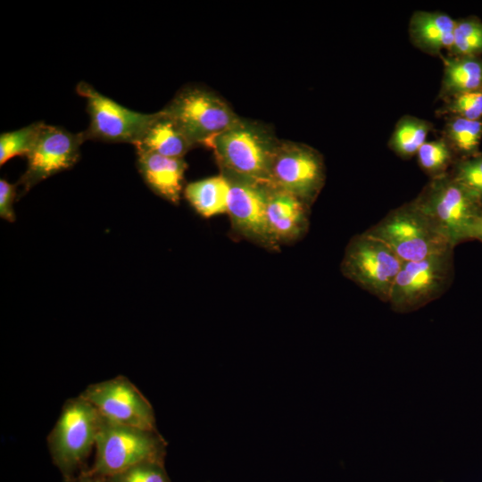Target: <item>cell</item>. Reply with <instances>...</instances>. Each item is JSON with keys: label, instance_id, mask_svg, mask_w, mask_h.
<instances>
[{"label": "cell", "instance_id": "6da1fadb", "mask_svg": "<svg viewBox=\"0 0 482 482\" xmlns=\"http://www.w3.org/2000/svg\"><path fill=\"white\" fill-rule=\"evenodd\" d=\"M102 421L99 411L80 395L63 403L46 440L53 462L64 482H72L86 470Z\"/></svg>", "mask_w": 482, "mask_h": 482}, {"label": "cell", "instance_id": "7a4b0ae2", "mask_svg": "<svg viewBox=\"0 0 482 482\" xmlns=\"http://www.w3.org/2000/svg\"><path fill=\"white\" fill-rule=\"evenodd\" d=\"M279 141L262 124L240 118L216 136L209 147L214 150L223 173L270 186V170Z\"/></svg>", "mask_w": 482, "mask_h": 482}, {"label": "cell", "instance_id": "3957f363", "mask_svg": "<svg viewBox=\"0 0 482 482\" xmlns=\"http://www.w3.org/2000/svg\"><path fill=\"white\" fill-rule=\"evenodd\" d=\"M431 226L454 248L471 240L481 204L449 173L429 179L412 200Z\"/></svg>", "mask_w": 482, "mask_h": 482}, {"label": "cell", "instance_id": "277c9868", "mask_svg": "<svg viewBox=\"0 0 482 482\" xmlns=\"http://www.w3.org/2000/svg\"><path fill=\"white\" fill-rule=\"evenodd\" d=\"M166 447V441L156 429L122 425L103 417L94 463L82 472L106 478L141 461H164Z\"/></svg>", "mask_w": 482, "mask_h": 482}, {"label": "cell", "instance_id": "5b68a950", "mask_svg": "<svg viewBox=\"0 0 482 482\" xmlns=\"http://www.w3.org/2000/svg\"><path fill=\"white\" fill-rule=\"evenodd\" d=\"M366 232L386 245L403 262L454 249L412 201L390 211Z\"/></svg>", "mask_w": 482, "mask_h": 482}, {"label": "cell", "instance_id": "8992f818", "mask_svg": "<svg viewBox=\"0 0 482 482\" xmlns=\"http://www.w3.org/2000/svg\"><path fill=\"white\" fill-rule=\"evenodd\" d=\"M162 111L194 146H209L240 119L222 98L200 87L182 89Z\"/></svg>", "mask_w": 482, "mask_h": 482}, {"label": "cell", "instance_id": "52a82bcc", "mask_svg": "<svg viewBox=\"0 0 482 482\" xmlns=\"http://www.w3.org/2000/svg\"><path fill=\"white\" fill-rule=\"evenodd\" d=\"M453 250L403 262L388 301L392 310L411 312L444 295L454 277Z\"/></svg>", "mask_w": 482, "mask_h": 482}, {"label": "cell", "instance_id": "ba28073f", "mask_svg": "<svg viewBox=\"0 0 482 482\" xmlns=\"http://www.w3.org/2000/svg\"><path fill=\"white\" fill-rule=\"evenodd\" d=\"M403 264V262L386 245L364 231L349 241L341 271L363 290L388 303Z\"/></svg>", "mask_w": 482, "mask_h": 482}, {"label": "cell", "instance_id": "9c48e42d", "mask_svg": "<svg viewBox=\"0 0 482 482\" xmlns=\"http://www.w3.org/2000/svg\"><path fill=\"white\" fill-rule=\"evenodd\" d=\"M325 179L324 161L317 150L300 143L279 141L270 165V187L310 205L319 195Z\"/></svg>", "mask_w": 482, "mask_h": 482}, {"label": "cell", "instance_id": "30bf717a", "mask_svg": "<svg viewBox=\"0 0 482 482\" xmlns=\"http://www.w3.org/2000/svg\"><path fill=\"white\" fill-rule=\"evenodd\" d=\"M76 90L87 100L90 117L88 129L84 131L87 139L135 145L159 114V112L146 114L127 109L84 81L78 84Z\"/></svg>", "mask_w": 482, "mask_h": 482}, {"label": "cell", "instance_id": "8fae6325", "mask_svg": "<svg viewBox=\"0 0 482 482\" xmlns=\"http://www.w3.org/2000/svg\"><path fill=\"white\" fill-rule=\"evenodd\" d=\"M79 395L108 420L144 429H156L152 404L125 376L119 375L90 384Z\"/></svg>", "mask_w": 482, "mask_h": 482}, {"label": "cell", "instance_id": "7c38bea8", "mask_svg": "<svg viewBox=\"0 0 482 482\" xmlns=\"http://www.w3.org/2000/svg\"><path fill=\"white\" fill-rule=\"evenodd\" d=\"M85 132L77 134L42 122L37 138L27 154L28 166L19 184L22 194L42 180L71 168L79 157Z\"/></svg>", "mask_w": 482, "mask_h": 482}, {"label": "cell", "instance_id": "4fadbf2b", "mask_svg": "<svg viewBox=\"0 0 482 482\" xmlns=\"http://www.w3.org/2000/svg\"><path fill=\"white\" fill-rule=\"evenodd\" d=\"M223 173V172H222ZM229 181L228 212L234 228L245 237L274 247L269 230L266 204L269 185L223 173Z\"/></svg>", "mask_w": 482, "mask_h": 482}, {"label": "cell", "instance_id": "5bb4252c", "mask_svg": "<svg viewBox=\"0 0 482 482\" xmlns=\"http://www.w3.org/2000/svg\"><path fill=\"white\" fill-rule=\"evenodd\" d=\"M308 204L295 195L270 186L266 217L274 242L296 240L308 227Z\"/></svg>", "mask_w": 482, "mask_h": 482}, {"label": "cell", "instance_id": "9a60e30c", "mask_svg": "<svg viewBox=\"0 0 482 482\" xmlns=\"http://www.w3.org/2000/svg\"><path fill=\"white\" fill-rule=\"evenodd\" d=\"M137 153L138 170L146 185L161 197L178 204L187 169L183 158L167 157L148 152Z\"/></svg>", "mask_w": 482, "mask_h": 482}, {"label": "cell", "instance_id": "2e32d148", "mask_svg": "<svg viewBox=\"0 0 482 482\" xmlns=\"http://www.w3.org/2000/svg\"><path fill=\"white\" fill-rule=\"evenodd\" d=\"M455 22L443 12L416 11L409 22L410 39L423 53L441 57L452 48Z\"/></svg>", "mask_w": 482, "mask_h": 482}, {"label": "cell", "instance_id": "e0dca14e", "mask_svg": "<svg viewBox=\"0 0 482 482\" xmlns=\"http://www.w3.org/2000/svg\"><path fill=\"white\" fill-rule=\"evenodd\" d=\"M443 76L437 99L445 102L456 96L482 89V58L443 54Z\"/></svg>", "mask_w": 482, "mask_h": 482}, {"label": "cell", "instance_id": "ac0fdd59", "mask_svg": "<svg viewBox=\"0 0 482 482\" xmlns=\"http://www.w3.org/2000/svg\"><path fill=\"white\" fill-rule=\"evenodd\" d=\"M135 146L137 152L183 158L194 145L187 139L176 123L162 110Z\"/></svg>", "mask_w": 482, "mask_h": 482}, {"label": "cell", "instance_id": "d6986e66", "mask_svg": "<svg viewBox=\"0 0 482 482\" xmlns=\"http://www.w3.org/2000/svg\"><path fill=\"white\" fill-rule=\"evenodd\" d=\"M230 184L222 173L187 185L186 199L203 217L210 218L228 212Z\"/></svg>", "mask_w": 482, "mask_h": 482}, {"label": "cell", "instance_id": "ffe728a7", "mask_svg": "<svg viewBox=\"0 0 482 482\" xmlns=\"http://www.w3.org/2000/svg\"><path fill=\"white\" fill-rule=\"evenodd\" d=\"M434 124L412 115H403L396 122L388 141L389 148L400 158L409 160L416 156L428 141Z\"/></svg>", "mask_w": 482, "mask_h": 482}, {"label": "cell", "instance_id": "44dd1931", "mask_svg": "<svg viewBox=\"0 0 482 482\" xmlns=\"http://www.w3.org/2000/svg\"><path fill=\"white\" fill-rule=\"evenodd\" d=\"M442 137L452 147L457 159L474 156L480 152L482 120L446 117Z\"/></svg>", "mask_w": 482, "mask_h": 482}, {"label": "cell", "instance_id": "7402d4cb", "mask_svg": "<svg viewBox=\"0 0 482 482\" xmlns=\"http://www.w3.org/2000/svg\"><path fill=\"white\" fill-rule=\"evenodd\" d=\"M416 157L420 168L429 179L449 173L457 160L453 150L443 137L428 140L420 148Z\"/></svg>", "mask_w": 482, "mask_h": 482}, {"label": "cell", "instance_id": "603a6c76", "mask_svg": "<svg viewBox=\"0 0 482 482\" xmlns=\"http://www.w3.org/2000/svg\"><path fill=\"white\" fill-rule=\"evenodd\" d=\"M454 56H480L482 54V21L477 16L457 19L453 42L447 54Z\"/></svg>", "mask_w": 482, "mask_h": 482}, {"label": "cell", "instance_id": "cb8c5ba5", "mask_svg": "<svg viewBox=\"0 0 482 482\" xmlns=\"http://www.w3.org/2000/svg\"><path fill=\"white\" fill-rule=\"evenodd\" d=\"M42 122H36L21 129L2 133L0 136V164L8 160L29 153L38 134Z\"/></svg>", "mask_w": 482, "mask_h": 482}, {"label": "cell", "instance_id": "d4e9b609", "mask_svg": "<svg viewBox=\"0 0 482 482\" xmlns=\"http://www.w3.org/2000/svg\"><path fill=\"white\" fill-rule=\"evenodd\" d=\"M450 174L482 205V151L469 158L457 159Z\"/></svg>", "mask_w": 482, "mask_h": 482}, {"label": "cell", "instance_id": "484cf974", "mask_svg": "<svg viewBox=\"0 0 482 482\" xmlns=\"http://www.w3.org/2000/svg\"><path fill=\"white\" fill-rule=\"evenodd\" d=\"M439 117H461L482 120V89L464 93L445 102L436 111Z\"/></svg>", "mask_w": 482, "mask_h": 482}, {"label": "cell", "instance_id": "4316f807", "mask_svg": "<svg viewBox=\"0 0 482 482\" xmlns=\"http://www.w3.org/2000/svg\"><path fill=\"white\" fill-rule=\"evenodd\" d=\"M106 482H170L164 461H145L104 478Z\"/></svg>", "mask_w": 482, "mask_h": 482}, {"label": "cell", "instance_id": "83f0119b", "mask_svg": "<svg viewBox=\"0 0 482 482\" xmlns=\"http://www.w3.org/2000/svg\"><path fill=\"white\" fill-rule=\"evenodd\" d=\"M16 197V184L4 179H0V217L9 222L15 220L13 202Z\"/></svg>", "mask_w": 482, "mask_h": 482}, {"label": "cell", "instance_id": "f1b7e54d", "mask_svg": "<svg viewBox=\"0 0 482 482\" xmlns=\"http://www.w3.org/2000/svg\"><path fill=\"white\" fill-rule=\"evenodd\" d=\"M471 240H478L482 243V210L475 221L471 233Z\"/></svg>", "mask_w": 482, "mask_h": 482}, {"label": "cell", "instance_id": "f546056e", "mask_svg": "<svg viewBox=\"0 0 482 482\" xmlns=\"http://www.w3.org/2000/svg\"><path fill=\"white\" fill-rule=\"evenodd\" d=\"M72 482H106L104 478L90 476L81 472Z\"/></svg>", "mask_w": 482, "mask_h": 482}]
</instances>
